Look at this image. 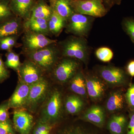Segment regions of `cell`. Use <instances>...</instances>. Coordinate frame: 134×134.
I'll use <instances>...</instances> for the list:
<instances>
[{"label":"cell","instance_id":"6da1fadb","mask_svg":"<svg viewBox=\"0 0 134 134\" xmlns=\"http://www.w3.org/2000/svg\"><path fill=\"white\" fill-rule=\"evenodd\" d=\"M57 44L62 57L78 60L86 66L88 65L91 48L86 38L70 35Z\"/></svg>","mask_w":134,"mask_h":134},{"label":"cell","instance_id":"7a4b0ae2","mask_svg":"<svg viewBox=\"0 0 134 134\" xmlns=\"http://www.w3.org/2000/svg\"><path fill=\"white\" fill-rule=\"evenodd\" d=\"M57 42L36 51L21 54L37 65L44 74H50L62 58Z\"/></svg>","mask_w":134,"mask_h":134},{"label":"cell","instance_id":"3957f363","mask_svg":"<svg viewBox=\"0 0 134 134\" xmlns=\"http://www.w3.org/2000/svg\"><path fill=\"white\" fill-rule=\"evenodd\" d=\"M92 70L106 84L109 88H126L130 85L131 77L125 68L111 65H98Z\"/></svg>","mask_w":134,"mask_h":134},{"label":"cell","instance_id":"277c9868","mask_svg":"<svg viewBox=\"0 0 134 134\" xmlns=\"http://www.w3.org/2000/svg\"><path fill=\"white\" fill-rule=\"evenodd\" d=\"M83 64L78 60L62 57L50 74L58 82L66 83L77 72L82 69Z\"/></svg>","mask_w":134,"mask_h":134},{"label":"cell","instance_id":"5b68a950","mask_svg":"<svg viewBox=\"0 0 134 134\" xmlns=\"http://www.w3.org/2000/svg\"><path fill=\"white\" fill-rule=\"evenodd\" d=\"M83 73L89 99L95 104L100 103L105 97L109 88L93 70L86 68Z\"/></svg>","mask_w":134,"mask_h":134},{"label":"cell","instance_id":"8992f818","mask_svg":"<svg viewBox=\"0 0 134 134\" xmlns=\"http://www.w3.org/2000/svg\"><path fill=\"white\" fill-rule=\"evenodd\" d=\"M62 93L58 89L51 92L43 110L41 120L48 123L60 120L63 114L64 107Z\"/></svg>","mask_w":134,"mask_h":134},{"label":"cell","instance_id":"52a82bcc","mask_svg":"<svg viewBox=\"0 0 134 134\" xmlns=\"http://www.w3.org/2000/svg\"><path fill=\"white\" fill-rule=\"evenodd\" d=\"M95 18L74 13L67 21L66 33L86 38L92 28Z\"/></svg>","mask_w":134,"mask_h":134},{"label":"cell","instance_id":"ba28073f","mask_svg":"<svg viewBox=\"0 0 134 134\" xmlns=\"http://www.w3.org/2000/svg\"><path fill=\"white\" fill-rule=\"evenodd\" d=\"M75 13L94 18H101L108 13L102 0H70Z\"/></svg>","mask_w":134,"mask_h":134},{"label":"cell","instance_id":"9c48e42d","mask_svg":"<svg viewBox=\"0 0 134 134\" xmlns=\"http://www.w3.org/2000/svg\"><path fill=\"white\" fill-rule=\"evenodd\" d=\"M23 35L21 53L36 51L58 42L56 40L28 30H25Z\"/></svg>","mask_w":134,"mask_h":134},{"label":"cell","instance_id":"30bf717a","mask_svg":"<svg viewBox=\"0 0 134 134\" xmlns=\"http://www.w3.org/2000/svg\"><path fill=\"white\" fill-rule=\"evenodd\" d=\"M107 96L105 106L107 114L123 113L127 109L125 97V88L113 89Z\"/></svg>","mask_w":134,"mask_h":134},{"label":"cell","instance_id":"8fae6325","mask_svg":"<svg viewBox=\"0 0 134 134\" xmlns=\"http://www.w3.org/2000/svg\"><path fill=\"white\" fill-rule=\"evenodd\" d=\"M49 90V84L43 77L36 83L30 85L29 97L25 107L32 110L46 98Z\"/></svg>","mask_w":134,"mask_h":134},{"label":"cell","instance_id":"7c38bea8","mask_svg":"<svg viewBox=\"0 0 134 134\" xmlns=\"http://www.w3.org/2000/svg\"><path fill=\"white\" fill-rule=\"evenodd\" d=\"M17 72L19 81L30 85L38 81L44 75L37 65L27 59L21 63Z\"/></svg>","mask_w":134,"mask_h":134},{"label":"cell","instance_id":"4fadbf2b","mask_svg":"<svg viewBox=\"0 0 134 134\" xmlns=\"http://www.w3.org/2000/svg\"><path fill=\"white\" fill-rule=\"evenodd\" d=\"M107 114L104 107L95 104L84 111L79 119L84 122L102 128L105 124Z\"/></svg>","mask_w":134,"mask_h":134},{"label":"cell","instance_id":"5bb4252c","mask_svg":"<svg viewBox=\"0 0 134 134\" xmlns=\"http://www.w3.org/2000/svg\"><path fill=\"white\" fill-rule=\"evenodd\" d=\"M24 21L15 16L0 23V40L11 36H20L24 32Z\"/></svg>","mask_w":134,"mask_h":134},{"label":"cell","instance_id":"9a60e30c","mask_svg":"<svg viewBox=\"0 0 134 134\" xmlns=\"http://www.w3.org/2000/svg\"><path fill=\"white\" fill-rule=\"evenodd\" d=\"M33 120L32 115L25 110L19 108L14 112V125L21 134H29L33 126Z\"/></svg>","mask_w":134,"mask_h":134},{"label":"cell","instance_id":"2e32d148","mask_svg":"<svg viewBox=\"0 0 134 134\" xmlns=\"http://www.w3.org/2000/svg\"><path fill=\"white\" fill-rule=\"evenodd\" d=\"M37 0H9L10 9L15 16L24 21L29 20Z\"/></svg>","mask_w":134,"mask_h":134},{"label":"cell","instance_id":"e0dca14e","mask_svg":"<svg viewBox=\"0 0 134 134\" xmlns=\"http://www.w3.org/2000/svg\"><path fill=\"white\" fill-rule=\"evenodd\" d=\"M30 87V85L19 81L9 101L8 107L16 109L24 107L29 97Z\"/></svg>","mask_w":134,"mask_h":134},{"label":"cell","instance_id":"ac0fdd59","mask_svg":"<svg viewBox=\"0 0 134 134\" xmlns=\"http://www.w3.org/2000/svg\"><path fill=\"white\" fill-rule=\"evenodd\" d=\"M129 119L124 113L111 114L107 125L110 134H126Z\"/></svg>","mask_w":134,"mask_h":134},{"label":"cell","instance_id":"d6986e66","mask_svg":"<svg viewBox=\"0 0 134 134\" xmlns=\"http://www.w3.org/2000/svg\"><path fill=\"white\" fill-rule=\"evenodd\" d=\"M68 83H69V88L72 92L88 101L89 98L83 69L77 72Z\"/></svg>","mask_w":134,"mask_h":134},{"label":"cell","instance_id":"ffe728a7","mask_svg":"<svg viewBox=\"0 0 134 134\" xmlns=\"http://www.w3.org/2000/svg\"><path fill=\"white\" fill-rule=\"evenodd\" d=\"M86 103L87 101L80 96L72 94L67 96L64 100V108L69 114L77 115L83 111Z\"/></svg>","mask_w":134,"mask_h":134},{"label":"cell","instance_id":"44dd1931","mask_svg":"<svg viewBox=\"0 0 134 134\" xmlns=\"http://www.w3.org/2000/svg\"><path fill=\"white\" fill-rule=\"evenodd\" d=\"M25 30L41 34L45 36H52L49 30L48 21L40 18H30L24 23Z\"/></svg>","mask_w":134,"mask_h":134},{"label":"cell","instance_id":"7402d4cb","mask_svg":"<svg viewBox=\"0 0 134 134\" xmlns=\"http://www.w3.org/2000/svg\"><path fill=\"white\" fill-rule=\"evenodd\" d=\"M53 9L46 0H37L32 11L30 18H40L49 20Z\"/></svg>","mask_w":134,"mask_h":134},{"label":"cell","instance_id":"603a6c76","mask_svg":"<svg viewBox=\"0 0 134 134\" xmlns=\"http://www.w3.org/2000/svg\"><path fill=\"white\" fill-rule=\"evenodd\" d=\"M67 21L54 10L48 20L49 30L52 36L58 37L65 29Z\"/></svg>","mask_w":134,"mask_h":134},{"label":"cell","instance_id":"cb8c5ba5","mask_svg":"<svg viewBox=\"0 0 134 134\" xmlns=\"http://www.w3.org/2000/svg\"><path fill=\"white\" fill-rule=\"evenodd\" d=\"M53 9L66 21L74 13L70 6V0H57Z\"/></svg>","mask_w":134,"mask_h":134},{"label":"cell","instance_id":"d4e9b609","mask_svg":"<svg viewBox=\"0 0 134 134\" xmlns=\"http://www.w3.org/2000/svg\"><path fill=\"white\" fill-rule=\"evenodd\" d=\"M59 134H99L96 130L85 125H72L65 128Z\"/></svg>","mask_w":134,"mask_h":134},{"label":"cell","instance_id":"484cf974","mask_svg":"<svg viewBox=\"0 0 134 134\" xmlns=\"http://www.w3.org/2000/svg\"><path fill=\"white\" fill-rule=\"evenodd\" d=\"M96 58L104 63L110 62L113 58L114 53L111 48L107 47H101L95 51Z\"/></svg>","mask_w":134,"mask_h":134},{"label":"cell","instance_id":"4316f807","mask_svg":"<svg viewBox=\"0 0 134 134\" xmlns=\"http://www.w3.org/2000/svg\"><path fill=\"white\" fill-rule=\"evenodd\" d=\"M15 16L10 7L9 0H0V23Z\"/></svg>","mask_w":134,"mask_h":134},{"label":"cell","instance_id":"83f0119b","mask_svg":"<svg viewBox=\"0 0 134 134\" xmlns=\"http://www.w3.org/2000/svg\"><path fill=\"white\" fill-rule=\"evenodd\" d=\"M21 63L19 60V55L13 50L8 51L5 65L8 68L17 70L21 66Z\"/></svg>","mask_w":134,"mask_h":134},{"label":"cell","instance_id":"f1b7e54d","mask_svg":"<svg viewBox=\"0 0 134 134\" xmlns=\"http://www.w3.org/2000/svg\"><path fill=\"white\" fill-rule=\"evenodd\" d=\"M122 29L134 44V18L126 17L122 20Z\"/></svg>","mask_w":134,"mask_h":134},{"label":"cell","instance_id":"f546056e","mask_svg":"<svg viewBox=\"0 0 134 134\" xmlns=\"http://www.w3.org/2000/svg\"><path fill=\"white\" fill-rule=\"evenodd\" d=\"M128 111H134V83L128 87L125 93Z\"/></svg>","mask_w":134,"mask_h":134},{"label":"cell","instance_id":"4dcf8cb0","mask_svg":"<svg viewBox=\"0 0 134 134\" xmlns=\"http://www.w3.org/2000/svg\"><path fill=\"white\" fill-rule=\"evenodd\" d=\"M0 134H14L12 126L7 121H0Z\"/></svg>","mask_w":134,"mask_h":134},{"label":"cell","instance_id":"1f68e13d","mask_svg":"<svg viewBox=\"0 0 134 134\" xmlns=\"http://www.w3.org/2000/svg\"><path fill=\"white\" fill-rule=\"evenodd\" d=\"M129 121L126 134H134V111H128Z\"/></svg>","mask_w":134,"mask_h":134},{"label":"cell","instance_id":"d6a6232c","mask_svg":"<svg viewBox=\"0 0 134 134\" xmlns=\"http://www.w3.org/2000/svg\"><path fill=\"white\" fill-rule=\"evenodd\" d=\"M9 72L0 55V81L5 80L9 76Z\"/></svg>","mask_w":134,"mask_h":134},{"label":"cell","instance_id":"836d02e7","mask_svg":"<svg viewBox=\"0 0 134 134\" xmlns=\"http://www.w3.org/2000/svg\"><path fill=\"white\" fill-rule=\"evenodd\" d=\"M8 104L3 105L0 106V121H7L8 117Z\"/></svg>","mask_w":134,"mask_h":134},{"label":"cell","instance_id":"e575fe53","mask_svg":"<svg viewBox=\"0 0 134 134\" xmlns=\"http://www.w3.org/2000/svg\"><path fill=\"white\" fill-rule=\"evenodd\" d=\"M105 7L108 12L115 5H120L122 0H102Z\"/></svg>","mask_w":134,"mask_h":134},{"label":"cell","instance_id":"d590c367","mask_svg":"<svg viewBox=\"0 0 134 134\" xmlns=\"http://www.w3.org/2000/svg\"><path fill=\"white\" fill-rule=\"evenodd\" d=\"M126 72L130 77H134V60L129 61L125 68Z\"/></svg>","mask_w":134,"mask_h":134},{"label":"cell","instance_id":"8d00e7d4","mask_svg":"<svg viewBox=\"0 0 134 134\" xmlns=\"http://www.w3.org/2000/svg\"><path fill=\"white\" fill-rule=\"evenodd\" d=\"M48 1H49L50 6L53 8L54 4H55V3L57 0H48Z\"/></svg>","mask_w":134,"mask_h":134},{"label":"cell","instance_id":"74e56055","mask_svg":"<svg viewBox=\"0 0 134 134\" xmlns=\"http://www.w3.org/2000/svg\"><path fill=\"white\" fill-rule=\"evenodd\" d=\"M33 134H46V133H41V132H38V131H37V130H36V129H35V130H34V131Z\"/></svg>","mask_w":134,"mask_h":134}]
</instances>
